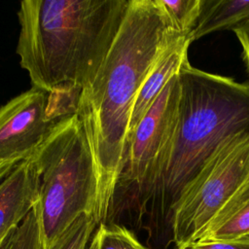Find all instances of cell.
I'll return each instance as SVG.
<instances>
[{"mask_svg": "<svg viewBox=\"0 0 249 249\" xmlns=\"http://www.w3.org/2000/svg\"><path fill=\"white\" fill-rule=\"evenodd\" d=\"M190 44L187 37L179 38L165 49L156 61L134 101L128 125L127 140L139 122L157 100L166 84L178 73L183 60L188 56Z\"/></svg>", "mask_w": 249, "mask_h": 249, "instance_id": "cell-8", "label": "cell"}, {"mask_svg": "<svg viewBox=\"0 0 249 249\" xmlns=\"http://www.w3.org/2000/svg\"><path fill=\"white\" fill-rule=\"evenodd\" d=\"M13 249H45L36 206L17 228Z\"/></svg>", "mask_w": 249, "mask_h": 249, "instance_id": "cell-14", "label": "cell"}, {"mask_svg": "<svg viewBox=\"0 0 249 249\" xmlns=\"http://www.w3.org/2000/svg\"><path fill=\"white\" fill-rule=\"evenodd\" d=\"M20 161H21L20 160H9L0 161V183L12 172V170Z\"/></svg>", "mask_w": 249, "mask_h": 249, "instance_id": "cell-17", "label": "cell"}, {"mask_svg": "<svg viewBox=\"0 0 249 249\" xmlns=\"http://www.w3.org/2000/svg\"><path fill=\"white\" fill-rule=\"evenodd\" d=\"M130 0H24L17 53L34 88L80 91L94 79Z\"/></svg>", "mask_w": 249, "mask_h": 249, "instance_id": "cell-3", "label": "cell"}, {"mask_svg": "<svg viewBox=\"0 0 249 249\" xmlns=\"http://www.w3.org/2000/svg\"><path fill=\"white\" fill-rule=\"evenodd\" d=\"M246 237H249V181L223 208L197 241H234Z\"/></svg>", "mask_w": 249, "mask_h": 249, "instance_id": "cell-10", "label": "cell"}, {"mask_svg": "<svg viewBox=\"0 0 249 249\" xmlns=\"http://www.w3.org/2000/svg\"><path fill=\"white\" fill-rule=\"evenodd\" d=\"M176 249H249V237L234 241H195Z\"/></svg>", "mask_w": 249, "mask_h": 249, "instance_id": "cell-15", "label": "cell"}, {"mask_svg": "<svg viewBox=\"0 0 249 249\" xmlns=\"http://www.w3.org/2000/svg\"><path fill=\"white\" fill-rule=\"evenodd\" d=\"M97 223L89 214L79 216L48 249H87Z\"/></svg>", "mask_w": 249, "mask_h": 249, "instance_id": "cell-13", "label": "cell"}, {"mask_svg": "<svg viewBox=\"0 0 249 249\" xmlns=\"http://www.w3.org/2000/svg\"><path fill=\"white\" fill-rule=\"evenodd\" d=\"M232 31L236 35L243 49V59L245 61V64L249 73V20L233 28Z\"/></svg>", "mask_w": 249, "mask_h": 249, "instance_id": "cell-16", "label": "cell"}, {"mask_svg": "<svg viewBox=\"0 0 249 249\" xmlns=\"http://www.w3.org/2000/svg\"><path fill=\"white\" fill-rule=\"evenodd\" d=\"M46 93L32 87L0 107V161L26 160L49 133L55 121Z\"/></svg>", "mask_w": 249, "mask_h": 249, "instance_id": "cell-6", "label": "cell"}, {"mask_svg": "<svg viewBox=\"0 0 249 249\" xmlns=\"http://www.w3.org/2000/svg\"><path fill=\"white\" fill-rule=\"evenodd\" d=\"M29 158L39 175V199L35 206L44 247L48 249L82 214L91 215L96 222L97 176L77 115L58 119Z\"/></svg>", "mask_w": 249, "mask_h": 249, "instance_id": "cell-4", "label": "cell"}, {"mask_svg": "<svg viewBox=\"0 0 249 249\" xmlns=\"http://www.w3.org/2000/svg\"><path fill=\"white\" fill-rule=\"evenodd\" d=\"M160 2L172 28L187 37L198 20L201 0H160Z\"/></svg>", "mask_w": 249, "mask_h": 249, "instance_id": "cell-12", "label": "cell"}, {"mask_svg": "<svg viewBox=\"0 0 249 249\" xmlns=\"http://www.w3.org/2000/svg\"><path fill=\"white\" fill-rule=\"evenodd\" d=\"M40 180L30 158L0 183V241L19 226L39 199Z\"/></svg>", "mask_w": 249, "mask_h": 249, "instance_id": "cell-7", "label": "cell"}, {"mask_svg": "<svg viewBox=\"0 0 249 249\" xmlns=\"http://www.w3.org/2000/svg\"><path fill=\"white\" fill-rule=\"evenodd\" d=\"M181 37L185 36L172 28L160 0H130L94 79L79 92L74 114L96 171L98 225L106 219L123 167L136 96L160 55Z\"/></svg>", "mask_w": 249, "mask_h": 249, "instance_id": "cell-1", "label": "cell"}, {"mask_svg": "<svg viewBox=\"0 0 249 249\" xmlns=\"http://www.w3.org/2000/svg\"><path fill=\"white\" fill-rule=\"evenodd\" d=\"M18 228V227H17ZM11 231L1 241H0V249H13L14 243H15V235H16V230Z\"/></svg>", "mask_w": 249, "mask_h": 249, "instance_id": "cell-18", "label": "cell"}, {"mask_svg": "<svg viewBox=\"0 0 249 249\" xmlns=\"http://www.w3.org/2000/svg\"><path fill=\"white\" fill-rule=\"evenodd\" d=\"M174 130L160 160L140 231L148 249L174 243L176 207L212 158L230 141L249 134V84L192 66L183 60Z\"/></svg>", "mask_w": 249, "mask_h": 249, "instance_id": "cell-2", "label": "cell"}, {"mask_svg": "<svg viewBox=\"0 0 249 249\" xmlns=\"http://www.w3.org/2000/svg\"><path fill=\"white\" fill-rule=\"evenodd\" d=\"M249 20V0H201L198 20L187 36L190 43L207 34L232 30Z\"/></svg>", "mask_w": 249, "mask_h": 249, "instance_id": "cell-9", "label": "cell"}, {"mask_svg": "<svg viewBox=\"0 0 249 249\" xmlns=\"http://www.w3.org/2000/svg\"><path fill=\"white\" fill-rule=\"evenodd\" d=\"M87 249H148L125 227L100 223L91 235Z\"/></svg>", "mask_w": 249, "mask_h": 249, "instance_id": "cell-11", "label": "cell"}, {"mask_svg": "<svg viewBox=\"0 0 249 249\" xmlns=\"http://www.w3.org/2000/svg\"><path fill=\"white\" fill-rule=\"evenodd\" d=\"M248 181L249 134H242L212 158L180 199L173 224L176 247L197 241Z\"/></svg>", "mask_w": 249, "mask_h": 249, "instance_id": "cell-5", "label": "cell"}]
</instances>
